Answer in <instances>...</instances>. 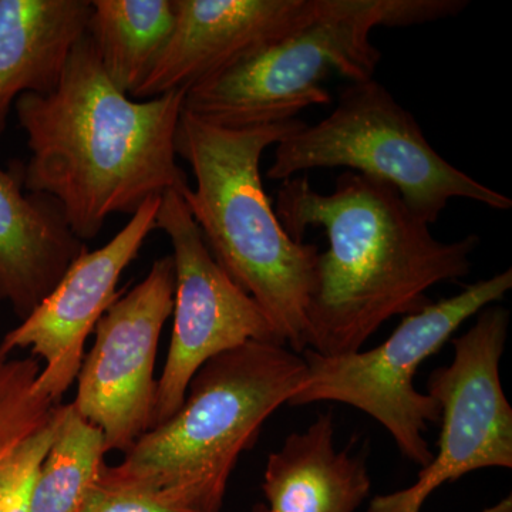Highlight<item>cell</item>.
<instances>
[{
	"label": "cell",
	"mask_w": 512,
	"mask_h": 512,
	"mask_svg": "<svg viewBox=\"0 0 512 512\" xmlns=\"http://www.w3.org/2000/svg\"><path fill=\"white\" fill-rule=\"evenodd\" d=\"M275 212L295 242L309 227L328 235L306 312L308 349L326 357L359 352L393 316L426 308L429 289L470 274L480 245L474 234L439 241L393 185L355 171L340 174L330 194L313 190L306 175L289 178Z\"/></svg>",
	"instance_id": "obj_1"
},
{
	"label": "cell",
	"mask_w": 512,
	"mask_h": 512,
	"mask_svg": "<svg viewBox=\"0 0 512 512\" xmlns=\"http://www.w3.org/2000/svg\"><path fill=\"white\" fill-rule=\"evenodd\" d=\"M184 90L150 100L121 93L101 66L89 35L67 62L53 92L16 100L30 151L23 188L59 202L82 241L96 238L114 214H130L165 192L183 194L175 136Z\"/></svg>",
	"instance_id": "obj_2"
},
{
	"label": "cell",
	"mask_w": 512,
	"mask_h": 512,
	"mask_svg": "<svg viewBox=\"0 0 512 512\" xmlns=\"http://www.w3.org/2000/svg\"><path fill=\"white\" fill-rule=\"evenodd\" d=\"M305 126L293 119L224 127L183 109L175 150L195 187L181 197L215 261L271 320L296 353L308 349L306 312L316 288L319 249L295 242L276 217L261 175L268 147Z\"/></svg>",
	"instance_id": "obj_3"
},
{
	"label": "cell",
	"mask_w": 512,
	"mask_h": 512,
	"mask_svg": "<svg viewBox=\"0 0 512 512\" xmlns=\"http://www.w3.org/2000/svg\"><path fill=\"white\" fill-rule=\"evenodd\" d=\"M464 0H320L308 23L185 93L184 110L224 127L296 119L332 96L322 83L339 74L352 83L375 76L382 53L372 32L450 18Z\"/></svg>",
	"instance_id": "obj_4"
},
{
	"label": "cell",
	"mask_w": 512,
	"mask_h": 512,
	"mask_svg": "<svg viewBox=\"0 0 512 512\" xmlns=\"http://www.w3.org/2000/svg\"><path fill=\"white\" fill-rule=\"evenodd\" d=\"M308 377L302 353L248 342L212 357L192 377L174 416L148 430L117 466L101 473L119 483L171 487L228 478L275 410Z\"/></svg>",
	"instance_id": "obj_5"
},
{
	"label": "cell",
	"mask_w": 512,
	"mask_h": 512,
	"mask_svg": "<svg viewBox=\"0 0 512 512\" xmlns=\"http://www.w3.org/2000/svg\"><path fill=\"white\" fill-rule=\"evenodd\" d=\"M335 167L393 185L406 207L429 227L454 198L497 211L512 208L510 197L444 160L413 114L375 79L350 84L326 119L305 124L276 144L268 178L284 183L308 170Z\"/></svg>",
	"instance_id": "obj_6"
},
{
	"label": "cell",
	"mask_w": 512,
	"mask_h": 512,
	"mask_svg": "<svg viewBox=\"0 0 512 512\" xmlns=\"http://www.w3.org/2000/svg\"><path fill=\"white\" fill-rule=\"evenodd\" d=\"M511 288V268L481 279L451 298L404 316L382 345L367 352L326 357L306 349L302 356L308 377L289 406L349 404L379 421L404 457L417 466H429L434 454L424 431L427 424L439 423L440 407L429 394L417 392L414 376L466 320L503 301Z\"/></svg>",
	"instance_id": "obj_7"
},
{
	"label": "cell",
	"mask_w": 512,
	"mask_h": 512,
	"mask_svg": "<svg viewBox=\"0 0 512 512\" xmlns=\"http://www.w3.org/2000/svg\"><path fill=\"white\" fill-rule=\"evenodd\" d=\"M510 312L487 306L460 338L451 340L454 360L429 377V396L440 407L439 454L421 468L412 487L377 495L367 512H420L447 481L480 468L512 467V409L500 379ZM483 512H512L510 501Z\"/></svg>",
	"instance_id": "obj_8"
},
{
	"label": "cell",
	"mask_w": 512,
	"mask_h": 512,
	"mask_svg": "<svg viewBox=\"0 0 512 512\" xmlns=\"http://www.w3.org/2000/svg\"><path fill=\"white\" fill-rule=\"evenodd\" d=\"M156 228L173 245L175 296L173 333L157 380L151 429L177 413L192 377L212 357L252 340L286 346L261 306L215 261L178 192L161 195Z\"/></svg>",
	"instance_id": "obj_9"
},
{
	"label": "cell",
	"mask_w": 512,
	"mask_h": 512,
	"mask_svg": "<svg viewBox=\"0 0 512 512\" xmlns=\"http://www.w3.org/2000/svg\"><path fill=\"white\" fill-rule=\"evenodd\" d=\"M173 256L154 261L146 278L120 295L94 328L77 375L76 412L96 426L106 453L126 454L153 427L158 343L173 315Z\"/></svg>",
	"instance_id": "obj_10"
},
{
	"label": "cell",
	"mask_w": 512,
	"mask_h": 512,
	"mask_svg": "<svg viewBox=\"0 0 512 512\" xmlns=\"http://www.w3.org/2000/svg\"><path fill=\"white\" fill-rule=\"evenodd\" d=\"M160 202L161 197L150 198L106 245L80 255L35 311L0 340L5 355L29 350L42 360L36 389L53 403L59 404L76 383L87 339L120 298L121 275L157 229Z\"/></svg>",
	"instance_id": "obj_11"
},
{
	"label": "cell",
	"mask_w": 512,
	"mask_h": 512,
	"mask_svg": "<svg viewBox=\"0 0 512 512\" xmlns=\"http://www.w3.org/2000/svg\"><path fill=\"white\" fill-rule=\"evenodd\" d=\"M174 6L173 33L133 100L188 92L301 28L320 0H174Z\"/></svg>",
	"instance_id": "obj_12"
},
{
	"label": "cell",
	"mask_w": 512,
	"mask_h": 512,
	"mask_svg": "<svg viewBox=\"0 0 512 512\" xmlns=\"http://www.w3.org/2000/svg\"><path fill=\"white\" fill-rule=\"evenodd\" d=\"M87 251L55 198L23 188L22 163L0 168V302L20 322Z\"/></svg>",
	"instance_id": "obj_13"
},
{
	"label": "cell",
	"mask_w": 512,
	"mask_h": 512,
	"mask_svg": "<svg viewBox=\"0 0 512 512\" xmlns=\"http://www.w3.org/2000/svg\"><path fill=\"white\" fill-rule=\"evenodd\" d=\"M92 9V0H0V134L20 96L56 89Z\"/></svg>",
	"instance_id": "obj_14"
},
{
	"label": "cell",
	"mask_w": 512,
	"mask_h": 512,
	"mask_svg": "<svg viewBox=\"0 0 512 512\" xmlns=\"http://www.w3.org/2000/svg\"><path fill=\"white\" fill-rule=\"evenodd\" d=\"M332 414H320L268 457L262 490L272 512H355L369 495L365 463L336 451Z\"/></svg>",
	"instance_id": "obj_15"
},
{
	"label": "cell",
	"mask_w": 512,
	"mask_h": 512,
	"mask_svg": "<svg viewBox=\"0 0 512 512\" xmlns=\"http://www.w3.org/2000/svg\"><path fill=\"white\" fill-rule=\"evenodd\" d=\"M92 8L87 35L111 83L131 96L173 33L174 0H92Z\"/></svg>",
	"instance_id": "obj_16"
},
{
	"label": "cell",
	"mask_w": 512,
	"mask_h": 512,
	"mask_svg": "<svg viewBox=\"0 0 512 512\" xmlns=\"http://www.w3.org/2000/svg\"><path fill=\"white\" fill-rule=\"evenodd\" d=\"M101 431L63 404L52 447L33 485L30 512H82L104 466Z\"/></svg>",
	"instance_id": "obj_17"
},
{
	"label": "cell",
	"mask_w": 512,
	"mask_h": 512,
	"mask_svg": "<svg viewBox=\"0 0 512 512\" xmlns=\"http://www.w3.org/2000/svg\"><path fill=\"white\" fill-rule=\"evenodd\" d=\"M228 478L171 485L119 483L99 474L82 512H221Z\"/></svg>",
	"instance_id": "obj_18"
},
{
	"label": "cell",
	"mask_w": 512,
	"mask_h": 512,
	"mask_svg": "<svg viewBox=\"0 0 512 512\" xmlns=\"http://www.w3.org/2000/svg\"><path fill=\"white\" fill-rule=\"evenodd\" d=\"M50 414L52 404L35 392L33 377L15 363L0 360V461L47 423Z\"/></svg>",
	"instance_id": "obj_19"
},
{
	"label": "cell",
	"mask_w": 512,
	"mask_h": 512,
	"mask_svg": "<svg viewBox=\"0 0 512 512\" xmlns=\"http://www.w3.org/2000/svg\"><path fill=\"white\" fill-rule=\"evenodd\" d=\"M63 404H57L47 423L33 431L0 461V512H30L33 485L52 447Z\"/></svg>",
	"instance_id": "obj_20"
},
{
	"label": "cell",
	"mask_w": 512,
	"mask_h": 512,
	"mask_svg": "<svg viewBox=\"0 0 512 512\" xmlns=\"http://www.w3.org/2000/svg\"><path fill=\"white\" fill-rule=\"evenodd\" d=\"M255 512H272V511L269 510V508L258 507V508H256Z\"/></svg>",
	"instance_id": "obj_21"
}]
</instances>
